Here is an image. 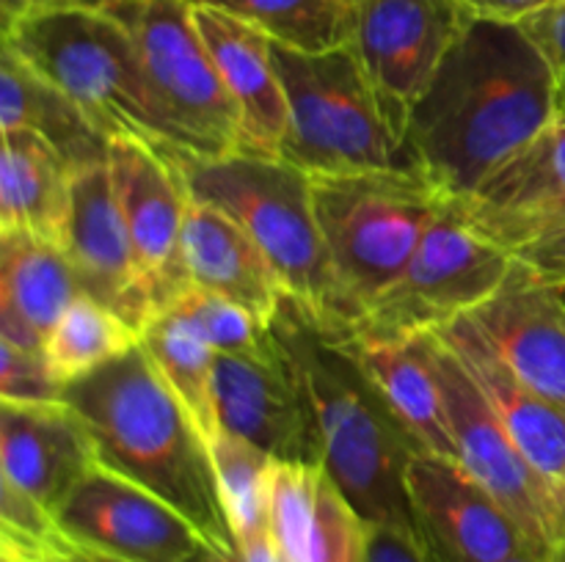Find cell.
Here are the masks:
<instances>
[{
    "label": "cell",
    "instance_id": "cell-1",
    "mask_svg": "<svg viewBox=\"0 0 565 562\" xmlns=\"http://www.w3.org/2000/svg\"><path fill=\"white\" fill-rule=\"evenodd\" d=\"M557 125L555 80L519 22L469 17L408 119L417 169L463 202L508 158Z\"/></svg>",
    "mask_w": 565,
    "mask_h": 562
},
{
    "label": "cell",
    "instance_id": "cell-29",
    "mask_svg": "<svg viewBox=\"0 0 565 562\" xmlns=\"http://www.w3.org/2000/svg\"><path fill=\"white\" fill-rule=\"evenodd\" d=\"M215 6L263 31L270 42L323 53L351 42V9L340 0H188Z\"/></svg>",
    "mask_w": 565,
    "mask_h": 562
},
{
    "label": "cell",
    "instance_id": "cell-30",
    "mask_svg": "<svg viewBox=\"0 0 565 562\" xmlns=\"http://www.w3.org/2000/svg\"><path fill=\"white\" fill-rule=\"evenodd\" d=\"M210 455L235 540L268 529V474L274 457L226 430L210 441Z\"/></svg>",
    "mask_w": 565,
    "mask_h": 562
},
{
    "label": "cell",
    "instance_id": "cell-43",
    "mask_svg": "<svg viewBox=\"0 0 565 562\" xmlns=\"http://www.w3.org/2000/svg\"><path fill=\"white\" fill-rule=\"evenodd\" d=\"M502 562H546V560H544V556L535 554V551L524 549V551H519V554L508 556V560H502Z\"/></svg>",
    "mask_w": 565,
    "mask_h": 562
},
{
    "label": "cell",
    "instance_id": "cell-3",
    "mask_svg": "<svg viewBox=\"0 0 565 562\" xmlns=\"http://www.w3.org/2000/svg\"><path fill=\"white\" fill-rule=\"evenodd\" d=\"M64 402L86 428L99 466L174 507L204 545H237L207 439L141 345L66 383Z\"/></svg>",
    "mask_w": 565,
    "mask_h": 562
},
{
    "label": "cell",
    "instance_id": "cell-22",
    "mask_svg": "<svg viewBox=\"0 0 565 562\" xmlns=\"http://www.w3.org/2000/svg\"><path fill=\"white\" fill-rule=\"evenodd\" d=\"M182 264L191 287L230 298L265 325L287 295L263 248L230 215L193 198L182 226Z\"/></svg>",
    "mask_w": 565,
    "mask_h": 562
},
{
    "label": "cell",
    "instance_id": "cell-35",
    "mask_svg": "<svg viewBox=\"0 0 565 562\" xmlns=\"http://www.w3.org/2000/svg\"><path fill=\"white\" fill-rule=\"evenodd\" d=\"M0 518H3V543L20 549H47L61 538L53 512L3 477H0Z\"/></svg>",
    "mask_w": 565,
    "mask_h": 562
},
{
    "label": "cell",
    "instance_id": "cell-14",
    "mask_svg": "<svg viewBox=\"0 0 565 562\" xmlns=\"http://www.w3.org/2000/svg\"><path fill=\"white\" fill-rule=\"evenodd\" d=\"M213 391L221 430L274 461L323 463L307 402L276 339L259 353H218Z\"/></svg>",
    "mask_w": 565,
    "mask_h": 562
},
{
    "label": "cell",
    "instance_id": "cell-18",
    "mask_svg": "<svg viewBox=\"0 0 565 562\" xmlns=\"http://www.w3.org/2000/svg\"><path fill=\"white\" fill-rule=\"evenodd\" d=\"M66 257L75 268L83 295L114 309L141 334L154 317L143 292L130 235L110 185L108 165L75 176Z\"/></svg>",
    "mask_w": 565,
    "mask_h": 562
},
{
    "label": "cell",
    "instance_id": "cell-20",
    "mask_svg": "<svg viewBox=\"0 0 565 562\" xmlns=\"http://www.w3.org/2000/svg\"><path fill=\"white\" fill-rule=\"evenodd\" d=\"M193 22L207 44L226 91L241 110L243 149L263 158H281L290 125L285 88L276 72L270 39L248 22L215 6L191 3Z\"/></svg>",
    "mask_w": 565,
    "mask_h": 562
},
{
    "label": "cell",
    "instance_id": "cell-7",
    "mask_svg": "<svg viewBox=\"0 0 565 562\" xmlns=\"http://www.w3.org/2000/svg\"><path fill=\"white\" fill-rule=\"evenodd\" d=\"M315 215L356 325L395 284L450 198L419 171L312 174Z\"/></svg>",
    "mask_w": 565,
    "mask_h": 562
},
{
    "label": "cell",
    "instance_id": "cell-8",
    "mask_svg": "<svg viewBox=\"0 0 565 562\" xmlns=\"http://www.w3.org/2000/svg\"><path fill=\"white\" fill-rule=\"evenodd\" d=\"M114 17L132 31L149 91L182 152H241V110L193 22L188 0H127Z\"/></svg>",
    "mask_w": 565,
    "mask_h": 562
},
{
    "label": "cell",
    "instance_id": "cell-10",
    "mask_svg": "<svg viewBox=\"0 0 565 562\" xmlns=\"http://www.w3.org/2000/svg\"><path fill=\"white\" fill-rule=\"evenodd\" d=\"M516 257L480 237L447 202L395 284L351 328L417 336L475 312L508 281Z\"/></svg>",
    "mask_w": 565,
    "mask_h": 562
},
{
    "label": "cell",
    "instance_id": "cell-31",
    "mask_svg": "<svg viewBox=\"0 0 565 562\" xmlns=\"http://www.w3.org/2000/svg\"><path fill=\"white\" fill-rule=\"evenodd\" d=\"M323 472L326 463H270L268 523L287 562H309V540Z\"/></svg>",
    "mask_w": 565,
    "mask_h": 562
},
{
    "label": "cell",
    "instance_id": "cell-28",
    "mask_svg": "<svg viewBox=\"0 0 565 562\" xmlns=\"http://www.w3.org/2000/svg\"><path fill=\"white\" fill-rule=\"evenodd\" d=\"M136 345H141V334L125 317L92 295H77L42 350L55 378L66 386L125 356Z\"/></svg>",
    "mask_w": 565,
    "mask_h": 562
},
{
    "label": "cell",
    "instance_id": "cell-46",
    "mask_svg": "<svg viewBox=\"0 0 565 562\" xmlns=\"http://www.w3.org/2000/svg\"><path fill=\"white\" fill-rule=\"evenodd\" d=\"M561 562H565V554H563V560H561Z\"/></svg>",
    "mask_w": 565,
    "mask_h": 562
},
{
    "label": "cell",
    "instance_id": "cell-26",
    "mask_svg": "<svg viewBox=\"0 0 565 562\" xmlns=\"http://www.w3.org/2000/svg\"><path fill=\"white\" fill-rule=\"evenodd\" d=\"M75 171L39 136L3 130L0 231H22L64 248L70 237Z\"/></svg>",
    "mask_w": 565,
    "mask_h": 562
},
{
    "label": "cell",
    "instance_id": "cell-32",
    "mask_svg": "<svg viewBox=\"0 0 565 562\" xmlns=\"http://www.w3.org/2000/svg\"><path fill=\"white\" fill-rule=\"evenodd\" d=\"M169 309L196 325L199 334L213 345L215 353H259L274 345L270 325L254 317L248 309L215 292L191 287Z\"/></svg>",
    "mask_w": 565,
    "mask_h": 562
},
{
    "label": "cell",
    "instance_id": "cell-21",
    "mask_svg": "<svg viewBox=\"0 0 565 562\" xmlns=\"http://www.w3.org/2000/svg\"><path fill=\"white\" fill-rule=\"evenodd\" d=\"M94 466L92 439L66 402L0 406V477L53 516Z\"/></svg>",
    "mask_w": 565,
    "mask_h": 562
},
{
    "label": "cell",
    "instance_id": "cell-17",
    "mask_svg": "<svg viewBox=\"0 0 565 562\" xmlns=\"http://www.w3.org/2000/svg\"><path fill=\"white\" fill-rule=\"evenodd\" d=\"M467 317L530 389L565 408V303L557 284L516 259L505 284Z\"/></svg>",
    "mask_w": 565,
    "mask_h": 562
},
{
    "label": "cell",
    "instance_id": "cell-39",
    "mask_svg": "<svg viewBox=\"0 0 565 562\" xmlns=\"http://www.w3.org/2000/svg\"><path fill=\"white\" fill-rule=\"evenodd\" d=\"M516 259L530 264L550 284H565V231L552 237V240L524 248V251L516 253Z\"/></svg>",
    "mask_w": 565,
    "mask_h": 562
},
{
    "label": "cell",
    "instance_id": "cell-15",
    "mask_svg": "<svg viewBox=\"0 0 565 562\" xmlns=\"http://www.w3.org/2000/svg\"><path fill=\"white\" fill-rule=\"evenodd\" d=\"M406 485L434 562H502L530 549L516 521L458 461L417 455Z\"/></svg>",
    "mask_w": 565,
    "mask_h": 562
},
{
    "label": "cell",
    "instance_id": "cell-33",
    "mask_svg": "<svg viewBox=\"0 0 565 562\" xmlns=\"http://www.w3.org/2000/svg\"><path fill=\"white\" fill-rule=\"evenodd\" d=\"M367 521L342 496L329 472H323L315 512L309 562H364Z\"/></svg>",
    "mask_w": 565,
    "mask_h": 562
},
{
    "label": "cell",
    "instance_id": "cell-13",
    "mask_svg": "<svg viewBox=\"0 0 565 562\" xmlns=\"http://www.w3.org/2000/svg\"><path fill=\"white\" fill-rule=\"evenodd\" d=\"M108 174L130 235L138 273L152 312L169 309L191 290L182 264V226H185V182L174 160L136 138H114Z\"/></svg>",
    "mask_w": 565,
    "mask_h": 562
},
{
    "label": "cell",
    "instance_id": "cell-23",
    "mask_svg": "<svg viewBox=\"0 0 565 562\" xmlns=\"http://www.w3.org/2000/svg\"><path fill=\"white\" fill-rule=\"evenodd\" d=\"M83 295L64 248L22 231H0V336L44 347L66 309Z\"/></svg>",
    "mask_w": 565,
    "mask_h": 562
},
{
    "label": "cell",
    "instance_id": "cell-24",
    "mask_svg": "<svg viewBox=\"0 0 565 562\" xmlns=\"http://www.w3.org/2000/svg\"><path fill=\"white\" fill-rule=\"evenodd\" d=\"M351 350L381 391L403 428L425 455L456 461V441L447 424L445 395L436 378L425 336H384L373 331H348Z\"/></svg>",
    "mask_w": 565,
    "mask_h": 562
},
{
    "label": "cell",
    "instance_id": "cell-42",
    "mask_svg": "<svg viewBox=\"0 0 565 562\" xmlns=\"http://www.w3.org/2000/svg\"><path fill=\"white\" fill-rule=\"evenodd\" d=\"M61 554H64V560L66 562H114V560H103V556H94V554H83V551H77V549H72L70 543H66L64 538H61ZM188 562H202V551H199L196 556H193V560H188Z\"/></svg>",
    "mask_w": 565,
    "mask_h": 562
},
{
    "label": "cell",
    "instance_id": "cell-19",
    "mask_svg": "<svg viewBox=\"0 0 565 562\" xmlns=\"http://www.w3.org/2000/svg\"><path fill=\"white\" fill-rule=\"evenodd\" d=\"M530 466L565 496V408L530 389L463 314L436 328Z\"/></svg>",
    "mask_w": 565,
    "mask_h": 562
},
{
    "label": "cell",
    "instance_id": "cell-41",
    "mask_svg": "<svg viewBox=\"0 0 565 562\" xmlns=\"http://www.w3.org/2000/svg\"><path fill=\"white\" fill-rule=\"evenodd\" d=\"M202 562H246V560H243V554L237 545H232V549H221V545H204Z\"/></svg>",
    "mask_w": 565,
    "mask_h": 562
},
{
    "label": "cell",
    "instance_id": "cell-2",
    "mask_svg": "<svg viewBox=\"0 0 565 562\" xmlns=\"http://www.w3.org/2000/svg\"><path fill=\"white\" fill-rule=\"evenodd\" d=\"M270 331L296 375L326 472L342 496L367 527H395L423 540L406 474L414 457L425 452L351 350V325L326 323L285 295Z\"/></svg>",
    "mask_w": 565,
    "mask_h": 562
},
{
    "label": "cell",
    "instance_id": "cell-34",
    "mask_svg": "<svg viewBox=\"0 0 565 562\" xmlns=\"http://www.w3.org/2000/svg\"><path fill=\"white\" fill-rule=\"evenodd\" d=\"M66 386L55 378L42 347H20L0 339V397L20 406L64 402Z\"/></svg>",
    "mask_w": 565,
    "mask_h": 562
},
{
    "label": "cell",
    "instance_id": "cell-27",
    "mask_svg": "<svg viewBox=\"0 0 565 562\" xmlns=\"http://www.w3.org/2000/svg\"><path fill=\"white\" fill-rule=\"evenodd\" d=\"M141 347L210 444L221 433L213 391L218 353L174 309H163L149 320L141 331Z\"/></svg>",
    "mask_w": 565,
    "mask_h": 562
},
{
    "label": "cell",
    "instance_id": "cell-36",
    "mask_svg": "<svg viewBox=\"0 0 565 562\" xmlns=\"http://www.w3.org/2000/svg\"><path fill=\"white\" fill-rule=\"evenodd\" d=\"M519 25L530 33L550 64L555 80V119L557 125H565V0H555Z\"/></svg>",
    "mask_w": 565,
    "mask_h": 562
},
{
    "label": "cell",
    "instance_id": "cell-38",
    "mask_svg": "<svg viewBox=\"0 0 565 562\" xmlns=\"http://www.w3.org/2000/svg\"><path fill=\"white\" fill-rule=\"evenodd\" d=\"M127 0H0V11H3V25L20 20V17L39 14V11H70V9H83V11H116L125 6Z\"/></svg>",
    "mask_w": 565,
    "mask_h": 562
},
{
    "label": "cell",
    "instance_id": "cell-16",
    "mask_svg": "<svg viewBox=\"0 0 565 562\" xmlns=\"http://www.w3.org/2000/svg\"><path fill=\"white\" fill-rule=\"evenodd\" d=\"M461 204L467 224L516 257L565 231V125H552L533 143L491 171Z\"/></svg>",
    "mask_w": 565,
    "mask_h": 562
},
{
    "label": "cell",
    "instance_id": "cell-11",
    "mask_svg": "<svg viewBox=\"0 0 565 562\" xmlns=\"http://www.w3.org/2000/svg\"><path fill=\"white\" fill-rule=\"evenodd\" d=\"M467 20L458 0H356L351 6L348 44L403 136L414 105Z\"/></svg>",
    "mask_w": 565,
    "mask_h": 562
},
{
    "label": "cell",
    "instance_id": "cell-9",
    "mask_svg": "<svg viewBox=\"0 0 565 562\" xmlns=\"http://www.w3.org/2000/svg\"><path fill=\"white\" fill-rule=\"evenodd\" d=\"M423 336L445 395L456 461L500 501L535 554L546 562H561L565 554V496L519 452L450 345L436 331H423Z\"/></svg>",
    "mask_w": 565,
    "mask_h": 562
},
{
    "label": "cell",
    "instance_id": "cell-37",
    "mask_svg": "<svg viewBox=\"0 0 565 562\" xmlns=\"http://www.w3.org/2000/svg\"><path fill=\"white\" fill-rule=\"evenodd\" d=\"M364 562H434L417 534L395 527H370Z\"/></svg>",
    "mask_w": 565,
    "mask_h": 562
},
{
    "label": "cell",
    "instance_id": "cell-12",
    "mask_svg": "<svg viewBox=\"0 0 565 562\" xmlns=\"http://www.w3.org/2000/svg\"><path fill=\"white\" fill-rule=\"evenodd\" d=\"M55 527L72 549L114 562H188L204 549L174 507L99 463L55 510Z\"/></svg>",
    "mask_w": 565,
    "mask_h": 562
},
{
    "label": "cell",
    "instance_id": "cell-40",
    "mask_svg": "<svg viewBox=\"0 0 565 562\" xmlns=\"http://www.w3.org/2000/svg\"><path fill=\"white\" fill-rule=\"evenodd\" d=\"M469 17L500 22H522L535 11L546 9L555 0H458Z\"/></svg>",
    "mask_w": 565,
    "mask_h": 562
},
{
    "label": "cell",
    "instance_id": "cell-44",
    "mask_svg": "<svg viewBox=\"0 0 565 562\" xmlns=\"http://www.w3.org/2000/svg\"><path fill=\"white\" fill-rule=\"evenodd\" d=\"M557 290H561V298H563V303H565V284H557Z\"/></svg>",
    "mask_w": 565,
    "mask_h": 562
},
{
    "label": "cell",
    "instance_id": "cell-4",
    "mask_svg": "<svg viewBox=\"0 0 565 562\" xmlns=\"http://www.w3.org/2000/svg\"><path fill=\"white\" fill-rule=\"evenodd\" d=\"M193 202L230 215L268 257L287 295L326 323L353 325L315 215L312 174L281 158L166 152Z\"/></svg>",
    "mask_w": 565,
    "mask_h": 562
},
{
    "label": "cell",
    "instance_id": "cell-25",
    "mask_svg": "<svg viewBox=\"0 0 565 562\" xmlns=\"http://www.w3.org/2000/svg\"><path fill=\"white\" fill-rule=\"evenodd\" d=\"M0 130H28L39 136L75 176L108 165L110 138L81 105L31 69L9 44H3L0 53Z\"/></svg>",
    "mask_w": 565,
    "mask_h": 562
},
{
    "label": "cell",
    "instance_id": "cell-5",
    "mask_svg": "<svg viewBox=\"0 0 565 562\" xmlns=\"http://www.w3.org/2000/svg\"><path fill=\"white\" fill-rule=\"evenodd\" d=\"M31 69L81 105L114 141L136 138L160 152H182L149 91L136 36L108 11H39L3 25Z\"/></svg>",
    "mask_w": 565,
    "mask_h": 562
},
{
    "label": "cell",
    "instance_id": "cell-45",
    "mask_svg": "<svg viewBox=\"0 0 565 562\" xmlns=\"http://www.w3.org/2000/svg\"><path fill=\"white\" fill-rule=\"evenodd\" d=\"M340 3H345V6H348V9H351V6H353V3H356V0H340Z\"/></svg>",
    "mask_w": 565,
    "mask_h": 562
},
{
    "label": "cell",
    "instance_id": "cell-6",
    "mask_svg": "<svg viewBox=\"0 0 565 562\" xmlns=\"http://www.w3.org/2000/svg\"><path fill=\"white\" fill-rule=\"evenodd\" d=\"M270 53L290 110L281 160L309 174L419 171L351 44L301 53L270 42Z\"/></svg>",
    "mask_w": 565,
    "mask_h": 562
}]
</instances>
